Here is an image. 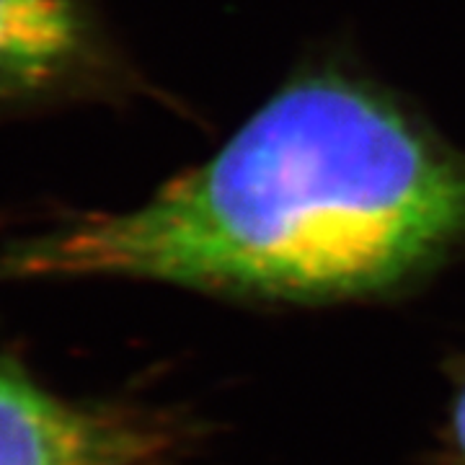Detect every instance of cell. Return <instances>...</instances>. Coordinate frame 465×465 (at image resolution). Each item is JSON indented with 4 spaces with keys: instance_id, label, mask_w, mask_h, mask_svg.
<instances>
[{
    "instance_id": "1",
    "label": "cell",
    "mask_w": 465,
    "mask_h": 465,
    "mask_svg": "<svg viewBox=\"0 0 465 465\" xmlns=\"http://www.w3.org/2000/svg\"><path fill=\"white\" fill-rule=\"evenodd\" d=\"M465 249V150L347 67H308L130 210L0 253V282L130 277L274 302L382 298Z\"/></svg>"
},
{
    "instance_id": "2",
    "label": "cell",
    "mask_w": 465,
    "mask_h": 465,
    "mask_svg": "<svg viewBox=\"0 0 465 465\" xmlns=\"http://www.w3.org/2000/svg\"><path fill=\"white\" fill-rule=\"evenodd\" d=\"M179 445L171 416L75 403L0 360V465H168Z\"/></svg>"
},
{
    "instance_id": "3",
    "label": "cell",
    "mask_w": 465,
    "mask_h": 465,
    "mask_svg": "<svg viewBox=\"0 0 465 465\" xmlns=\"http://www.w3.org/2000/svg\"><path fill=\"white\" fill-rule=\"evenodd\" d=\"M101 63L85 0H0V101L50 96Z\"/></svg>"
},
{
    "instance_id": "4",
    "label": "cell",
    "mask_w": 465,
    "mask_h": 465,
    "mask_svg": "<svg viewBox=\"0 0 465 465\" xmlns=\"http://www.w3.org/2000/svg\"><path fill=\"white\" fill-rule=\"evenodd\" d=\"M445 463L465 465V367L458 372L445 427Z\"/></svg>"
}]
</instances>
